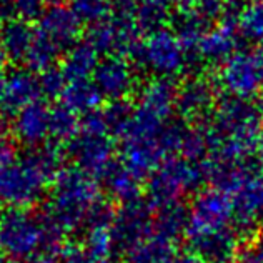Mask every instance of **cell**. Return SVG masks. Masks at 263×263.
<instances>
[{"instance_id": "21", "label": "cell", "mask_w": 263, "mask_h": 263, "mask_svg": "<svg viewBox=\"0 0 263 263\" xmlns=\"http://www.w3.org/2000/svg\"><path fill=\"white\" fill-rule=\"evenodd\" d=\"M155 230L158 235L175 241L178 235L186 233L189 227V209H185L182 202H172L157 206V215L154 218Z\"/></svg>"}, {"instance_id": "33", "label": "cell", "mask_w": 263, "mask_h": 263, "mask_svg": "<svg viewBox=\"0 0 263 263\" xmlns=\"http://www.w3.org/2000/svg\"><path fill=\"white\" fill-rule=\"evenodd\" d=\"M9 4H10V0H0V10L4 12V9H7Z\"/></svg>"}, {"instance_id": "20", "label": "cell", "mask_w": 263, "mask_h": 263, "mask_svg": "<svg viewBox=\"0 0 263 263\" xmlns=\"http://www.w3.org/2000/svg\"><path fill=\"white\" fill-rule=\"evenodd\" d=\"M102 180L114 197L122 198L125 202L138 200L140 193V177L132 172L128 165L122 160H115L110 167L102 174Z\"/></svg>"}, {"instance_id": "3", "label": "cell", "mask_w": 263, "mask_h": 263, "mask_svg": "<svg viewBox=\"0 0 263 263\" xmlns=\"http://www.w3.org/2000/svg\"><path fill=\"white\" fill-rule=\"evenodd\" d=\"M115 137L110 134L102 110L82 119L79 134L65 147L77 168L88 175H100L115 162Z\"/></svg>"}, {"instance_id": "26", "label": "cell", "mask_w": 263, "mask_h": 263, "mask_svg": "<svg viewBox=\"0 0 263 263\" xmlns=\"http://www.w3.org/2000/svg\"><path fill=\"white\" fill-rule=\"evenodd\" d=\"M40 88L44 97H60L67 85V79L62 72L60 65H55L48 70L39 73Z\"/></svg>"}, {"instance_id": "2", "label": "cell", "mask_w": 263, "mask_h": 263, "mask_svg": "<svg viewBox=\"0 0 263 263\" xmlns=\"http://www.w3.org/2000/svg\"><path fill=\"white\" fill-rule=\"evenodd\" d=\"M82 22L70 5L52 4L33 24V40L27 53L25 67L40 73L55 67L57 60L77 45Z\"/></svg>"}, {"instance_id": "35", "label": "cell", "mask_w": 263, "mask_h": 263, "mask_svg": "<svg viewBox=\"0 0 263 263\" xmlns=\"http://www.w3.org/2000/svg\"><path fill=\"white\" fill-rule=\"evenodd\" d=\"M47 2H48V4H59L60 0H47Z\"/></svg>"}, {"instance_id": "13", "label": "cell", "mask_w": 263, "mask_h": 263, "mask_svg": "<svg viewBox=\"0 0 263 263\" xmlns=\"http://www.w3.org/2000/svg\"><path fill=\"white\" fill-rule=\"evenodd\" d=\"M235 203V228L240 235H250L263 218V172L248 175L232 193Z\"/></svg>"}, {"instance_id": "6", "label": "cell", "mask_w": 263, "mask_h": 263, "mask_svg": "<svg viewBox=\"0 0 263 263\" xmlns=\"http://www.w3.org/2000/svg\"><path fill=\"white\" fill-rule=\"evenodd\" d=\"M137 64L155 73L157 79H172L190 67V57L175 30L167 27L147 33L134 55Z\"/></svg>"}, {"instance_id": "4", "label": "cell", "mask_w": 263, "mask_h": 263, "mask_svg": "<svg viewBox=\"0 0 263 263\" xmlns=\"http://www.w3.org/2000/svg\"><path fill=\"white\" fill-rule=\"evenodd\" d=\"M97 198V185L87 172L80 168H64L53 180L50 198V217L60 225H73L85 213L92 212Z\"/></svg>"}, {"instance_id": "22", "label": "cell", "mask_w": 263, "mask_h": 263, "mask_svg": "<svg viewBox=\"0 0 263 263\" xmlns=\"http://www.w3.org/2000/svg\"><path fill=\"white\" fill-rule=\"evenodd\" d=\"M237 30L241 42L263 48V0L245 2L237 20Z\"/></svg>"}, {"instance_id": "5", "label": "cell", "mask_w": 263, "mask_h": 263, "mask_svg": "<svg viewBox=\"0 0 263 263\" xmlns=\"http://www.w3.org/2000/svg\"><path fill=\"white\" fill-rule=\"evenodd\" d=\"M209 182L203 162L189 160L182 155L167 158L150 175V197L155 206L180 202L190 192H200Z\"/></svg>"}, {"instance_id": "27", "label": "cell", "mask_w": 263, "mask_h": 263, "mask_svg": "<svg viewBox=\"0 0 263 263\" xmlns=\"http://www.w3.org/2000/svg\"><path fill=\"white\" fill-rule=\"evenodd\" d=\"M237 263H263V235H257L241 247Z\"/></svg>"}, {"instance_id": "36", "label": "cell", "mask_w": 263, "mask_h": 263, "mask_svg": "<svg viewBox=\"0 0 263 263\" xmlns=\"http://www.w3.org/2000/svg\"><path fill=\"white\" fill-rule=\"evenodd\" d=\"M261 102H263V100H261ZM260 108H261V114H263V103H261V107H260Z\"/></svg>"}, {"instance_id": "31", "label": "cell", "mask_w": 263, "mask_h": 263, "mask_svg": "<svg viewBox=\"0 0 263 263\" xmlns=\"http://www.w3.org/2000/svg\"><path fill=\"white\" fill-rule=\"evenodd\" d=\"M258 165H260V170L263 172V138H261V142H260V147H258Z\"/></svg>"}, {"instance_id": "16", "label": "cell", "mask_w": 263, "mask_h": 263, "mask_svg": "<svg viewBox=\"0 0 263 263\" xmlns=\"http://www.w3.org/2000/svg\"><path fill=\"white\" fill-rule=\"evenodd\" d=\"M240 232L237 228H227L223 232L190 240L192 252L198 253L209 263H237L241 250Z\"/></svg>"}, {"instance_id": "34", "label": "cell", "mask_w": 263, "mask_h": 263, "mask_svg": "<svg viewBox=\"0 0 263 263\" xmlns=\"http://www.w3.org/2000/svg\"><path fill=\"white\" fill-rule=\"evenodd\" d=\"M5 22H4V12L0 10V29H2V25H4Z\"/></svg>"}, {"instance_id": "37", "label": "cell", "mask_w": 263, "mask_h": 263, "mask_svg": "<svg viewBox=\"0 0 263 263\" xmlns=\"http://www.w3.org/2000/svg\"><path fill=\"white\" fill-rule=\"evenodd\" d=\"M261 100H263V90H261Z\"/></svg>"}, {"instance_id": "19", "label": "cell", "mask_w": 263, "mask_h": 263, "mask_svg": "<svg viewBox=\"0 0 263 263\" xmlns=\"http://www.w3.org/2000/svg\"><path fill=\"white\" fill-rule=\"evenodd\" d=\"M99 57L100 55L97 53L92 45H88L85 40H80L77 45L65 53V57L60 62V68L67 82L92 79L95 68L100 62Z\"/></svg>"}, {"instance_id": "1", "label": "cell", "mask_w": 263, "mask_h": 263, "mask_svg": "<svg viewBox=\"0 0 263 263\" xmlns=\"http://www.w3.org/2000/svg\"><path fill=\"white\" fill-rule=\"evenodd\" d=\"M59 145L18 152L9 142L0 145V203L12 206L29 205L42 195L62 168Z\"/></svg>"}, {"instance_id": "24", "label": "cell", "mask_w": 263, "mask_h": 263, "mask_svg": "<svg viewBox=\"0 0 263 263\" xmlns=\"http://www.w3.org/2000/svg\"><path fill=\"white\" fill-rule=\"evenodd\" d=\"M82 125L80 115H77L65 107L64 103H57L52 105V137L50 143L60 145V143H68L72 138L79 134Z\"/></svg>"}, {"instance_id": "18", "label": "cell", "mask_w": 263, "mask_h": 263, "mask_svg": "<svg viewBox=\"0 0 263 263\" xmlns=\"http://www.w3.org/2000/svg\"><path fill=\"white\" fill-rule=\"evenodd\" d=\"M60 103H64L65 107L73 110L77 115L84 117L100 110L102 102H105L92 79L67 82L64 92L60 95Z\"/></svg>"}, {"instance_id": "29", "label": "cell", "mask_w": 263, "mask_h": 263, "mask_svg": "<svg viewBox=\"0 0 263 263\" xmlns=\"http://www.w3.org/2000/svg\"><path fill=\"white\" fill-rule=\"evenodd\" d=\"M143 4H150V5H158V7H163V9H168L172 5H178L180 0H140Z\"/></svg>"}, {"instance_id": "9", "label": "cell", "mask_w": 263, "mask_h": 263, "mask_svg": "<svg viewBox=\"0 0 263 263\" xmlns=\"http://www.w3.org/2000/svg\"><path fill=\"white\" fill-rule=\"evenodd\" d=\"M39 75L29 68H0V115L15 117L20 110L40 100Z\"/></svg>"}, {"instance_id": "32", "label": "cell", "mask_w": 263, "mask_h": 263, "mask_svg": "<svg viewBox=\"0 0 263 263\" xmlns=\"http://www.w3.org/2000/svg\"><path fill=\"white\" fill-rule=\"evenodd\" d=\"M7 60L5 53H4V48H2V44H0V68H2V64Z\"/></svg>"}, {"instance_id": "11", "label": "cell", "mask_w": 263, "mask_h": 263, "mask_svg": "<svg viewBox=\"0 0 263 263\" xmlns=\"http://www.w3.org/2000/svg\"><path fill=\"white\" fill-rule=\"evenodd\" d=\"M217 90L210 80L190 77L177 90V114L186 123L205 125L217 107Z\"/></svg>"}, {"instance_id": "12", "label": "cell", "mask_w": 263, "mask_h": 263, "mask_svg": "<svg viewBox=\"0 0 263 263\" xmlns=\"http://www.w3.org/2000/svg\"><path fill=\"white\" fill-rule=\"evenodd\" d=\"M42 230L30 215L12 209L0 220V248L12 257H27L40 243Z\"/></svg>"}, {"instance_id": "15", "label": "cell", "mask_w": 263, "mask_h": 263, "mask_svg": "<svg viewBox=\"0 0 263 263\" xmlns=\"http://www.w3.org/2000/svg\"><path fill=\"white\" fill-rule=\"evenodd\" d=\"M241 39L238 35L237 24L233 20L221 17L200 40L195 52L197 64H213L221 67L225 62L238 52Z\"/></svg>"}, {"instance_id": "28", "label": "cell", "mask_w": 263, "mask_h": 263, "mask_svg": "<svg viewBox=\"0 0 263 263\" xmlns=\"http://www.w3.org/2000/svg\"><path fill=\"white\" fill-rule=\"evenodd\" d=\"M174 263H209V261H206L203 257H200L198 253L189 250V252H183V253L177 255Z\"/></svg>"}, {"instance_id": "25", "label": "cell", "mask_w": 263, "mask_h": 263, "mask_svg": "<svg viewBox=\"0 0 263 263\" xmlns=\"http://www.w3.org/2000/svg\"><path fill=\"white\" fill-rule=\"evenodd\" d=\"M114 0H70V9L82 24L93 25L107 18L112 12Z\"/></svg>"}, {"instance_id": "8", "label": "cell", "mask_w": 263, "mask_h": 263, "mask_svg": "<svg viewBox=\"0 0 263 263\" xmlns=\"http://www.w3.org/2000/svg\"><path fill=\"white\" fill-rule=\"evenodd\" d=\"M217 84L225 95L250 100L263 90V48L238 50L218 67Z\"/></svg>"}, {"instance_id": "30", "label": "cell", "mask_w": 263, "mask_h": 263, "mask_svg": "<svg viewBox=\"0 0 263 263\" xmlns=\"http://www.w3.org/2000/svg\"><path fill=\"white\" fill-rule=\"evenodd\" d=\"M9 130H10L9 123H7L4 117L0 115V145L7 143V135H9Z\"/></svg>"}, {"instance_id": "7", "label": "cell", "mask_w": 263, "mask_h": 263, "mask_svg": "<svg viewBox=\"0 0 263 263\" xmlns=\"http://www.w3.org/2000/svg\"><path fill=\"white\" fill-rule=\"evenodd\" d=\"M235 227L233 197L218 186H206L195 193L189 209L186 238L195 240Z\"/></svg>"}, {"instance_id": "23", "label": "cell", "mask_w": 263, "mask_h": 263, "mask_svg": "<svg viewBox=\"0 0 263 263\" xmlns=\"http://www.w3.org/2000/svg\"><path fill=\"white\" fill-rule=\"evenodd\" d=\"M175 257V241L158 233L147 237L132 248V263H174Z\"/></svg>"}, {"instance_id": "10", "label": "cell", "mask_w": 263, "mask_h": 263, "mask_svg": "<svg viewBox=\"0 0 263 263\" xmlns=\"http://www.w3.org/2000/svg\"><path fill=\"white\" fill-rule=\"evenodd\" d=\"M93 84L107 102H125L137 88L135 64L128 57L107 55L100 59L93 72Z\"/></svg>"}, {"instance_id": "17", "label": "cell", "mask_w": 263, "mask_h": 263, "mask_svg": "<svg viewBox=\"0 0 263 263\" xmlns=\"http://www.w3.org/2000/svg\"><path fill=\"white\" fill-rule=\"evenodd\" d=\"M33 40V25L24 18H10L0 29V44H2L7 60L12 64H24Z\"/></svg>"}, {"instance_id": "14", "label": "cell", "mask_w": 263, "mask_h": 263, "mask_svg": "<svg viewBox=\"0 0 263 263\" xmlns=\"http://www.w3.org/2000/svg\"><path fill=\"white\" fill-rule=\"evenodd\" d=\"M10 130L20 142L29 148L50 143L52 137V105L37 100L22 108L13 117Z\"/></svg>"}]
</instances>
